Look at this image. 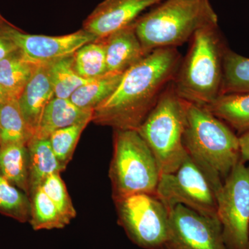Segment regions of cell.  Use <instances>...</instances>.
<instances>
[{
    "label": "cell",
    "mask_w": 249,
    "mask_h": 249,
    "mask_svg": "<svg viewBox=\"0 0 249 249\" xmlns=\"http://www.w3.org/2000/svg\"><path fill=\"white\" fill-rule=\"evenodd\" d=\"M182 56L178 48L155 49L124 73L110 96L93 110L91 121L137 130L173 81Z\"/></svg>",
    "instance_id": "1"
},
{
    "label": "cell",
    "mask_w": 249,
    "mask_h": 249,
    "mask_svg": "<svg viewBox=\"0 0 249 249\" xmlns=\"http://www.w3.org/2000/svg\"><path fill=\"white\" fill-rule=\"evenodd\" d=\"M183 142L217 193L241 160L239 136L206 107L186 101Z\"/></svg>",
    "instance_id": "2"
},
{
    "label": "cell",
    "mask_w": 249,
    "mask_h": 249,
    "mask_svg": "<svg viewBox=\"0 0 249 249\" xmlns=\"http://www.w3.org/2000/svg\"><path fill=\"white\" fill-rule=\"evenodd\" d=\"M175 78L178 96L188 103L206 107L221 94L223 62L228 49L218 24L196 31Z\"/></svg>",
    "instance_id": "3"
},
{
    "label": "cell",
    "mask_w": 249,
    "mask_h": 249,
    "mask_svg": "<svg viewBox=\"0 0 249 249\" xmlns=\"http://www.w3.org/2000/svg\"><path fill=\"white\" fill-rule=\"evenodd\" d=\"M218 24L210 0H163L134 22L145 53L178 48L189 42L196 31Z\"/></svg>",
    "instance_id": "4"
},
{
    "label": "cell",
    "mask_w": 249,
    "mask_h": 249,
    "mask_svg": "<svg viewBox=\"0 0 249 249\" xmlns=\"http://www.w3.org/2000/svg\"><path fill=\"white\" fill-rule=\"evenodd\" d=\"M186 101L178 96L173 81L137 129L155 156L160 173L178 169L187 157L183 142Z\"/></svg>",
    "instance_id": "5"
},
{
    "label": "cell",
    "mask_w": 249,
    "mask_h": 249,
    "mask_svg": "<svg viewBox=\"0 0 249 249\" xmlns=\"http://www.w3.org/2000/svg\"><path fill=\"white\" fill-rule=\"evenodd\" d=\"M109 166L114 200L139 194H156L160 170L155 156L137 130L114 129Z\"/></svg>",
    "instance_id": "6"
},
{
    "label": "cell",
    "mask_w": 249,
    "mask_h": 249,
    "mask_svg": "<svg viewBox=\"0 0 249 249\" xmlns=\"http://www.w3.org/2000/svg\"><path fill=\"white\" fill-rule=\"evenodd\" d=\"M114 202L129 240L144 249L164 248L170 240V211L157 195L139 193Z\"/></svg>",
    "instance_id": "7"
},
{
    "label": "cell",
    "mask_w": 249,
    "mask_h": 249,
    "mask_svg": "<svg viewBox=\"0 0 249 249\" xmlns=\"http://www.w3.org/2000/svg\"><path fill=\"white\" fill-rule=\"evenodd\" d=\"M217 218L227 249L249 246V166L240 160L216 193Z\"/></svg>",
    "instance_id": "8"
},
{
    "label": "cell",
    "mask_w": 249,
    "mask_h": 249,
    "mask_svg": "<svg viewBox=\"0 0 249 249\" xmlns=\"http://www.w3.org/2000/svg\"><path fill=\"white\" fill-rule=\"evenodd\" d=\"M156 195L169 211L180 204L204 215L217 218L213 186L188 155L178 169L160 175Z\"/></svg>",
    "instance_id": "9"
},
{
    "label": "cell",
    "mask_w": 249,
    "mask_h": 249,
    "mask_svg": "<svg viewBox=\"0 0 249 249\" xmlns=\"http://www.w3.org/2000/svg\"><path fill=\"white\" fill-rule=\"evenodd\" d=\"M0 34L11 41L29 60L41 65L70 56L80 47L96 40L94 36L83 29L61 36L31 35L9 22L0 27Z\"/></svg>",
    "instance_id": "10"
},
{
    "label": "cell",
    "mask_w": 249,
    "mask_h": 249,
    "mask_svg": "<svg viewBox=\"0 0 249 249\" xmlns=\"http://www.w3.org/2000/svg\"><path fill=\"white\" fill-rule=\"evenodd\" d=\"M169 223L168 242L186 249H227L217 218L178 204L170 210Z\"/></svg>",
    "instance_id": "11"
},
{
    "label": "cell",
    "mask_w": 249,
    "mask_h": 249,
    "mask_svg": "<svg viewBox=\"0 0 249 249\" xmlns=\"http://www.w3.org/2000/svg\"><path fill=\"white\" fill-rule=\"evenodd\" d=\"M163 0H103L83 22V29L103 40L133 24L144 11Z\"/></svg>",
    "instance_id": "12"
},
{
    "label": "cell",
    "mask_w": 249,
    "mask_h": 249,
    "mask_svg": "<svg viewBox=\"0 0 249 249\" xmlns=\"http://www.w3.org/2000/svg\"><path fill=\"white\" fill-rule=\"evenodd\" d=\"M48 64L38 67L18 100L32 137L37 132L46 107L55 97L49 79Z\"/></svg>",
    "instance_id": "13"
},
{
    "label": "cell",
    "mask_w": 249,
    "mask_h": 249,
    "mask_svg": "<svg viewBox=\"0 0 249 249\" xmlns=\"http://www.w3.org/2000/svg\"><path fill=\"white\" fill-rule=\"evenodd\" d=\"M101 40L106 49L107 73H124L147 54L136 33L134 22Z\"/></svg>",
    "instance_id": "14"
},
{
    "label": "cell",
    "mask_w": 249,
    "mask_h": 249,
    "mask_svg": "<svg viewBox=\"0 0 249 249\" xmlns=\"http://www.w3.org/2000/svg\"><path fill=\"white\" fill-rule=\"evenodd\" d=\"M93 110L81 109L70 99L54 97L46 107L37 132L32 138L49 139L58 129L91 121Z\"/></svg>",
    "instance_id": "15"
},
{
    "label": "cell",
    "mask_w": 249,
    "mask_h": 249,
    "mask_svg": "<svg viewBox=\"0 0 249 249\" xmlns=\"http://www.w3.org/2000/svg\"><path fill=\"white\" fill-rule=\"evenodd\" d=\"M40 65L17 49L0 60V86L11 99L18 101Z\"/></svg>",
    "instance_id": "16"
},
{
    "label": "cell",
    "mask_w": 249,
    "mask_h": 249,
    "mask_svg": "<svg viewBox=\"0 0 249 249\" xmlns=\"http://www.w3.org/2000/svg\"><path fill=\"white\" fill-rule=\"evenodd\" d=\"M29 185L30 196L41 188L49 175L65 170L52 150L49 139L31 138L28 142Z\"/></svg>",
    "instance_id": "17"
},
{
    "label": "cell",
    "mask_w": 249,
    "mask_h": 249,
    "mask_svg": "<svg viewBox=\"0 0 249 249\" xmlns=\"http://www.w3.org/2000/svg\"><path fill=\"white\" fill-rule=\"evenodd\" d=\"M204 107L236 131L238 136L249 131V93L220 95Z\"/></svg>",
    "instance_id": "18"
},
{
    "label": "cell",
    "mask_w": 249,
    "mask_h": 249,
    "mask_svg": "<svg viewBox=\"0 0 249 249\" xmlns=\"http://www.w3.org/2000/svg\"><path fill=\"white\" fill-rule=\"evenodd\" d=\"M0 174L29 196V152L27 145H0Z\"/></svg>",
    "instance_id": "19"
},
{
    "label": "cell",
    "mask_w": 249,
    "mask_h": 249,
    "mask_svg": "<svg viewBox=\"0 0 249 249\" xmlns=\"http://www.w3.org/2000/svg\"><path fill=\"white\" fill-rule=\"evenodd\" d=\"M124 73H108L90 80L73 92L70 99L77 107L93 110L115 91Z\"/></svg>",
    "instance_id": "20"
},
{
    "label": "cell",
    "mask_w": 249,
    "mask_h": 249,
    "mask_svg": "<svg viewBox=\"0 0 249 249\" xmlns=\"http://www.w3.org/2000/svg\"><path fill=\"white\" fill-rule=\"evenodd\" d=\"M32 138L18 100L0 105V145L24 144Z\"/></svg>",
    "instance_id": "21"
},
{
    "label": "cell",
    "mask_w": 249,
    "mask_h": 249,
    "mask_svg": "<svg viewBox=\"0 0 249 249\" xmlns=\"http://www.w3.org/2000/svg\"><path fill=\"white\" fill-rule=\"evenodd\" d=\"M249 93V58L228 48L223 62L221 94Z\"/></svg>",
    "instance_id": "22"
},
{
    "label": "cell",
    "mask_w": 249,
    "mask_h": 249,
    "mask_svg": "<svg viewBox=\"0 0 249 249\" xmlns=\"http://www.w3.org/2000/svg\"><path fill=\"white\" fill-rule=\"evenodd\" d=\"M49 79L55 97L70 99L76 90L91 79H85L77 73L73 55L49 62Z\"/></svg>",
    "instance_id": "23"
},
{
    "label": "cell",
    "mask_w": 249,
    "mask_h": 249,
    "mask_svg": "<svg viewBox=\"0 0 249 249\" xmlns=\"http://www.w3.org/2000/svg\"><path fill=\"white\" fill-rule=\"evenodd\" d=\"M30 199L29 222L34 231L61 229L68 225V222L42 188L34 192Z\"/></svg>",
    "instance_id": "24"
},
{
    "label": "cell",
    "mask_w": 249,
    "mask_h": 249,
    "mask_svg": "<svg viewBox=\"0 0 249 249\" xmlns=\"http://www.w3.org/2000/svg\"><path fill=\"white\" fill-rule=\"evenodd\" d=\"M77 73L85 79H93L107 73L106 49L103 40L86 44L73 54Z\"/></svg>",
    "instance_id": "25"
},
{
    "label": "cell",
    "mask_w": 249,
    "mask_h": 249,
    "mask_svg": "<svg viewBox=\"0 0 249 249\" xmlns=\"http://www.w3.org/2000/svg\"><path fill=\"white\" fill-rule=\"evenodd\" d=\"M0 213L19 221L29 222L31 199L0 174Z\"/></svg>",
    "instance_id": "26"
},
{
    "label": "cell",
    "mask_w": 249,
    "mask_h": 249,
    "mask_svg": "<svg viewBox=\"0 0 249 249\" xmlns=\"http://www.w3.org/2000/svg\"><path fill=\"white\" fill-rule=\"evenodd\" d=\"M89 121H84L55 131L49 138L52 150L60 164L66 168L71 160L82 132Z\"/></svg>",
    "instance_id": "27"
},
{
    "label": "cell",
    "mask_w": 249,
    "mask_h": 249,
    "mask_svg": "<svg viewBox=\"0 0 249 249\" xmlns=\"http://www.w3.org/2000/svg\"><path fill=\"white\" fill-rule=\"evenodd\" d=\"M42 191L49 196L69 224L76 217V211L67 187L60 177V173L49 175L41 186Z\"/></svg>",
    "instance_id": "28"
},
{
    "label": "cell",
    "mask_w": 249,
    "mask_h": 249,
    "mask_svg": "<svg viewBox=\"0 0 249 249\" xmlns=\"http://www.w3.org/2000/svg\"><path fill=\"white\" fill-rule=\"evenodd\" d=\"M17 49V47L11 41L0 34V60Z\"/></svg>",
    "instance_id": "29"
},
{
    "label": "cell",
    "mask_w": 249,
    "mask_h": 249,
    "mask_svg": "<svg viewBox=\"0 0 249 249\" xmlns=\"http://www.w3.org/2000/svg\"><path fill=\"white\" fill-rule=\"evenodd\" d=\"M241 160L249 161V131L239 136Z\"/></svg>",
    "instance_id": "30"
},
{
    "label": "cell",
    "mask_w": 249,
    "mask_h": 249,
    "mask_svg": "<svg viewBox=\"0 0 249 249\" xmlns=\"http://www.w3.org/2000/svg\"><path fill=\"white\" fill-rule=\"evenodd\" d=\"M10 99H11V98L9 97V95H8L6 91H4V89L0 86V105L7 102Z\"/></svg>",
    "instance_id": "31"
},
{
    "label": "cell",
    "mask_w": 249,
    "mask_h": 249,
    "mask_svg": "<svg viewBox=\"0 0 249 249\" xmlns=\"http://www.w3.org/2000/svg\"><path fill=\"white\" fill-rule=\"evenodd\" d=\"M164 248L167 249H186L181 247V246L178 245V244L173 243V242H168Z\"/></svg>",
    "instance_id": "32"
},
{
    "label": "cell",
    "mask_w": 249,
    "mask_h": 249,
    "mask_svg": "<svg viewBox=\"0 0 249 249\" xmlns=\"http://www.w3.org/2000/svg\"><path fill=\"white\" fill-rule=\"evenodd\" d=\"M6 22H8V21L6 20V19H5L4 18L1 16V15L0 14V27H1L3 24H4Z\"/></svg>",
    "instance_id": "33"
},
{
    "label": "cell",
    "mask_w": 249,
    "mask_h": 249,
    "mask_svg": "<svg viewBox=\"0 0 249 249\" xmlns=\"http://www.w3.org/2000/svg\"><path fill=\"white\" fill-rule=\"evenodd\" d=\"M248 249H249V248H248Z\"/></svg>",
    "instance_id": "34"
}]
</instances>
